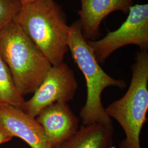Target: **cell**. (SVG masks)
<instances>
[{
	"label": "cell",
	"mask_w": 148,
	"mask_h": 148,
	"mask_svg": "<svg viewBox=\"0 0 148 148\" xmlns=\"http://www.w3.org/2000/svg\"><path fill=\"white\" fill-rule=\"evenodd\" d=\"M13 21L21 27L52 66L64 63L69 51V26L63 8L54 0H38L23 5Z\"/></svg>",
	"instance_id": "obj_1"
},
{
	"label": "cell",
	"mask_w": 148,
	"mask_h": 148,
	"mask_svg": "<svg viewBox=\"0 0 148 148\" xmlns=\"http://www.w3.org/2000/svg\"><path fill=\"white\" fill-rule=\"evenodd\" d=\"M67 43L73 58L84 74L86 83L87 99L79 111L82 125L112 123L103 105L101 95L109 87L125 88L126 82L113 78L101 68L92 48L83 36L79 20L69 26Z\"/></svg>",
	"instance_id": "obj_2"
},
{
	"label": "cell",
	"mask_w": 148,
	"mask_h": 148,
	"mask_svg": "<svg viewBox=\"0 0 148 148\" xmlns=\"http://www.w3.org/2000/svg\"><path fill=\"white\" fill-rule=\"evenodd\" d=\"M0 55L23 97L35 92L52 66L14 21L0 32Z\"/></svg>",
	"instance_id": "obj_3"
},
{
	"label": "cell",
	"mask_w": 148,
	"mask_h": 148,
	"mask_svg": "<svg viewBox=\"0 0 148 148\" xmlns=\"http://www.w3.org/2000/svg\"><path fill=\"white\" fill-rule=\"evenodd\" d=\"M148 86V51H139L132 66V78L127 92L105 108L107 115L119 123L125 134L119 148H142L140 136L147 121Z\"/></svg>",
	"instance_id": "obj_4"
},
{
	"label": "cell",
	"mask_w": 148,
	"mask_h": 148,
	"mask_svg": "<svg viewBox=\"0 0 148 148\" xmlns=\"http://www.w3.org/2000/svg\"><path fill=\"white\" fill-rule=\"evenodd\" d=\"M118 29L108 32L101 40L87 41L98 63H104L114 52L129 45L138 46L140 51H148V4L133 5Z\"/></svg>",
	"instance_id": "obj_5"
},
{
	"label": "cell",
	"mask_w": 148,
	"mask_h": 148,
	"mask_svg": "<svg viewBox=\"0 0 148 148\" xmlns=\"http://www.w3.org/2000/svg\"><path fill=\"white\" fill-rule=\"evenodd\" d=\"M77 88L74 73L67 64L52 66L32 98L25 101L23 110L36 117L42 109L55 102L73 100Z\"/></svg>",
	"instance_id": "obj_6"
},
{
	"label": "cell",
	"mask_w": 148,
	"mask_h": 148,
	"mask_svg": "<svg viewBox=\"0 0 148 148\" xmlns=\"http://www.w3.org/2000/svg\"><path fill=\"white\" fill-rule=\"evenodd\" d=\"M35 118L42 126L51 148L63 142L79 128L78 117L64 101H57L48 106Z\"/></svg>",
	"instance_id": "obj_7"
},
{
	"label": "cell",
	"mask_w": 148,
	"mask_h": 148,
	"mask_svg": "<svg viewBox=\"0 0 148 148\" xmlns=\"http://www.w3.org/2000/svg\"><path fill=\"white\" fill-rule=\"evenodd\" d=\"M0 123L13 137L19 138L32 148H51L42 126L21 108L0 105Z\"/></svg>",
	"instance_id": "obj_8"
},
{
	"label": "cell",
	"mask_w": 148,
	"mask_h": 148,
	"mask_svg": "<svg viewBox=\"0 0 148 148\" xmlns=\"http://www.w3.org/2000/svg\"><path fill=\"white\" fill-rule=\"evenodd\" d=\"M79 16L83 36L87 41H95L100 36L102 21L114 11L127 14L133 5V0H81Z\"/></svg>",
	"instance_id": "obj_9"
},
{
	"label": "cell",
	"mask_w": 148,
	"mask_h": 148,
	"mask_svg": "<svg viewBox=\"0 0 148 148\" xmlns=\"http://www.w3.org/2000/svg\"><path fill=\"white\" fill-rule=\"evenodd\" d=\"M114 133L112 123L82 125L72 136L53 148H112Z\"/></svg>",
	"instance_id": "obj_10"
},
{
	"label": "cell",
	"mask_w": 148,
	"mask_h": 148,
	"mask_svg": "<svg viewBox=\"0 0 148 148\" xmlns=\"http://www.w3.org/2000/svg\"><path fill=\"white\" fill-rule=\"evenodd\" d=\"M25 101L16 87L10 69L0 55V105L10 104L23 110Z\"/></svg>",
	"instance_id": "obj_11"
},
{
	"label": "cell",
	"mask_w": 148,
	"mask_h": 148,
	"mask_svg": "<svg viewBox=\"0 0 148 148\" xmlns=\"http://www.w3.org/2000/svg\"><path fill=\"white\" fill-rule=\"evenodd\" d=\"M22 7L20 0H0V32L13 21Z\"/></svg>",
	"instance_id": "obj_12"
},
{
	"label": "cell",
	"mask_w": 148,
	"mask_h": 148,
	"mask_svg": "<svg viewBox=\"0 0 148 148\" xmlns=\"http://www.w3.org/2000/svg\"><path fill=\"white\" fill-rule=\"evenodd\" d=\"M13 137L0 123V145L10 141Z\"/></svg>",
	"instance_id": "obj_13"
},
{
	"label": "cell",
	"mask_w": 148,
	"mask_h": 148,
	"mask_svg": "<svg viewBox=\"0 0 148 148\" xmlns=\"http://www.w3.org/2000/svg\"><path fill=\"white\" fill-rule=\"evenodd\" d=\"M21 1L23 5H26L27 3H32L33 2H35V1H36L38 0H20Z\"/></svg>",
	"instance_id": "obj_14"
}]
</instances>
